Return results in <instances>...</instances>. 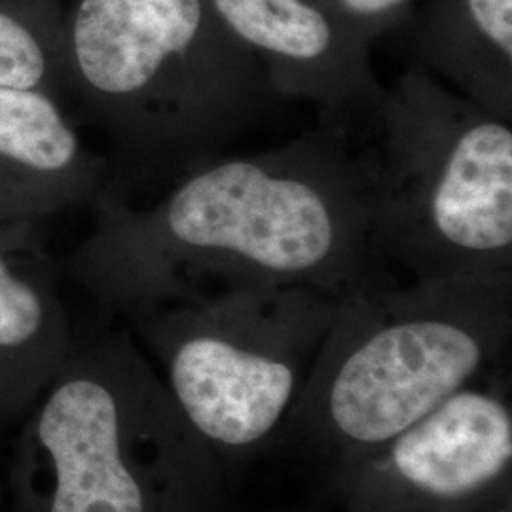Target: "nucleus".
<instances>
[{
	"label": "nucleus",
	"instance_id": "ddd939ff",
	"mask_svg": "<svg viewBox=\"0 0 512 512\" xmlns=\"http://www.w3.org/2000/svg\"><path fill=\"white\" fill-rule=\"evenodd\" d=\"M348 18L372 42L410 16L412 0H338Z\"/></svg>",
	"mask_w": 512,
	"mask_h": 512
},
{
	"label": "nucleus",
	"instance_id": "39448f33",
	"mask_svg": "<svg viewBox=\"0 0 512 512\" xmlns=\"http://www.w3.org/2000/svg\"><path fill=\"white\" fill-rule=\"evenodd\" d=\"M368 124L376 258L414 279H512V122L412 65Z\"/></svg>",
	"mask_w": 512,
	"mask_h": 512
},
{
	"label": "nucleus",
	"instance_id": "f03ea898",
	"mask_svg": "<svg viewBox=\"0 0 512 512\" xmlns=\"http://www.w3.org/2000/svg\"><path fill=\"white\" fill-rule=\"evenodd\" d=\"M512 279H414L384 266L340 302L274 454L346 467L503 366Z\"/></svg>",
	"mask_w": 512,
	"mask_h": 512
},
{
	"label": "nucleus",
	"instance_id": "f8f14e48",
	"mask_svg": "<svg viewBox=\"0 0 512 512\" xmlns=\"http://www.w3.org/2000/svg\"><path fill=\"white\" fill-rule=\"evenodd\" d=\"M63 0H0V88L65 99Z\"/></svg>",
	"mask_w": 512,
	"mask_h": 512
},
{
	"label": "nucleus",
	"instance_id": "9d476101",
	"mask_svg": "<svg viewBox=\"0 0 512 512\" xmlns=\"http://www.w3.org/2000/svg\"><path fill=\"white\" fill-rule=\"evenodd\" d=\"M76 338L40 224L0 226V431L29 416Z\"/></svg>",
	"mask_w": 512,
	"mask_h": 512
},
{
	"label": "nucleus",
	"instance_id": "2eb2a0df",
	"mask_svg": "<svg viewBox=\"0 0 512 512\" xmlns=\"http://www.w3.org/2000/svg\"><path fill=\"white\" fill-rule=\"evenodd\" d=\"M490 512H512V501H507V503H503V505H499L497 509Z\"/></svg>",
	"mask_w": 512,
	"mask_h": 512
},
{
	"label": "nucleus",
	"instance_id": "4468645a",
	"mask_svg": "<svg viewBox=\"0 0 512 512\" xmlns=\"http://www.w3.org/2000/svg\"><path fill=\"white\" fill-rule=\"evenodd\" d=\"M272 512H334L319 505H300V507H289V509H279V511Z\"/></svg>",
	"mask_w": 512,
	"mask_h": 512
},
{
	"label": "nucleus",
	"instance_id": "9b49d317",
	"mask_svg": "<svg viewBox=\"0 0 512 512\" xmlns=\"http://www.w3.org/2000/svg\"><path fill=\"white\" fill-rule=\"evenodd\" d=\"M408 18L414 65L512 122V0H429Z\"/></svg>",
	"mask_w": 512,
	"mask_h": 512
},
{
	"label": "nucleus",
	"instance_id": "f257e3e1",
	"mask_svg": "<svg viewBox=\"0 0 512 512\" xmlns=\"http://www.w3.org/2000/svg\"><path fill=\"white\" fill-rule=\"evenodd\" d=\"M374 164L351 129L321 124L258 154H220L135 207L109 183L65 272L124 321L192 294L249 283L346 298L376 266Z\"/></svg>",
	"mask_w": 512,
	"mask_h": 512
},
{
	"label": "nucleus",
	"instance_id": "7ed1b4c3",
	"mask_svg": "<svg viewBox=\"0 0 512 512\" xmlns=\"http://www.w3.org/2000/svg\"><path fill=\"white\" fill-rule=\"evenodd\" d=\"M234 473L128 327L76 338L21 421L8 512H238Z\"/></svg>",
	"mask_w": 512,
	"mask_h": 512
},
{
	"label": "nucleus",
	"instance_id": "20e7f679",
	"mask_svg": "<svg viewBox=\"0 0 512 512\" xmlns=\"http://www.w3.org/2000/svg\"><path fill=\"white\" fill-rule=\"evenodd\" d=\"M63 78L65 99L148 181L224 154L279 99L211 0H73Z\"/></svg>",
	"mask_w": 512,
	"mask_h": 512
},
{
	"label": "nucleus",
	"instance_id": "6e6552de",
	"mask_svg": "<svg viewBox=\"0 0 512 512\" xmlns=\"http://www.w3.org/2000/svg\"><path fill=\"white\" fill-rule=\"evenodd\" d=\"M243 48L255 55L279 99H302L321 124L353 129L370 120L385 86L370 63L372 40L338 0H211Z\"/></svg>",
	"mask_w": 512,
	"mask_h": 512
},
{
	"label": "nucleus",
	"instance_id": "423d86ee",
	"mask_svg": "<svg viewBox=\"0 0 512 512\" xmlns=\"http://www.w3.org/2000/svg\"><path fill=\"white\" fill-rule=\"evenodd\" d=\"M344 298L249 283L126 319L186 420L236 473L274 454Z\"/></svg>",
	"mask_w": 512,
	"mask_h": 512
},
{
	"label": "nucleus",
	"instance_id": "0eeeda50",
	"mask_svg": "<svg viewBox=\"0 0 512 512\" xmlns=\"http://www.w3.org/2000/svg\"><path fill=\"white\" fill-rule=\"evenodd\" d=\"M323 488L340 512H490L512 501L511 385L503 366L323 476Z\"/></svg>",
	"mask_w": 512,
	"mask_h": 512
},
{
	"label": "nucleus",
	"instance_id": "dca6fc26",
	"mask_svg": "<svg viewBox=\"0 0 512 512\" xmlns=\"http://www.w3.org/2000/svg\"><path fill=\"white\" fill-rule=\"evenodd\" d=\"M4 501H6V486H4V482L0 480V509H2Z\"/></svg>",
	"mask_w": 512,
	"mask_h": 512
},
{
	"label": "nucleus",
	"instance_id": "1a4fd4ad",
	"mask_svg": "<svg viewBox=\"0 0 512 512\" xmlns=\"http://www.w3.org/2000/svg\"><path fill=\"white\" fill-rule=\"evenodd\" d=\"M112 175V162L84 145L61 99L0 88V226L90 209Z\"/></svg>",
	"mask_w": 512,
	"mask_h": 512
}]
</instances>
